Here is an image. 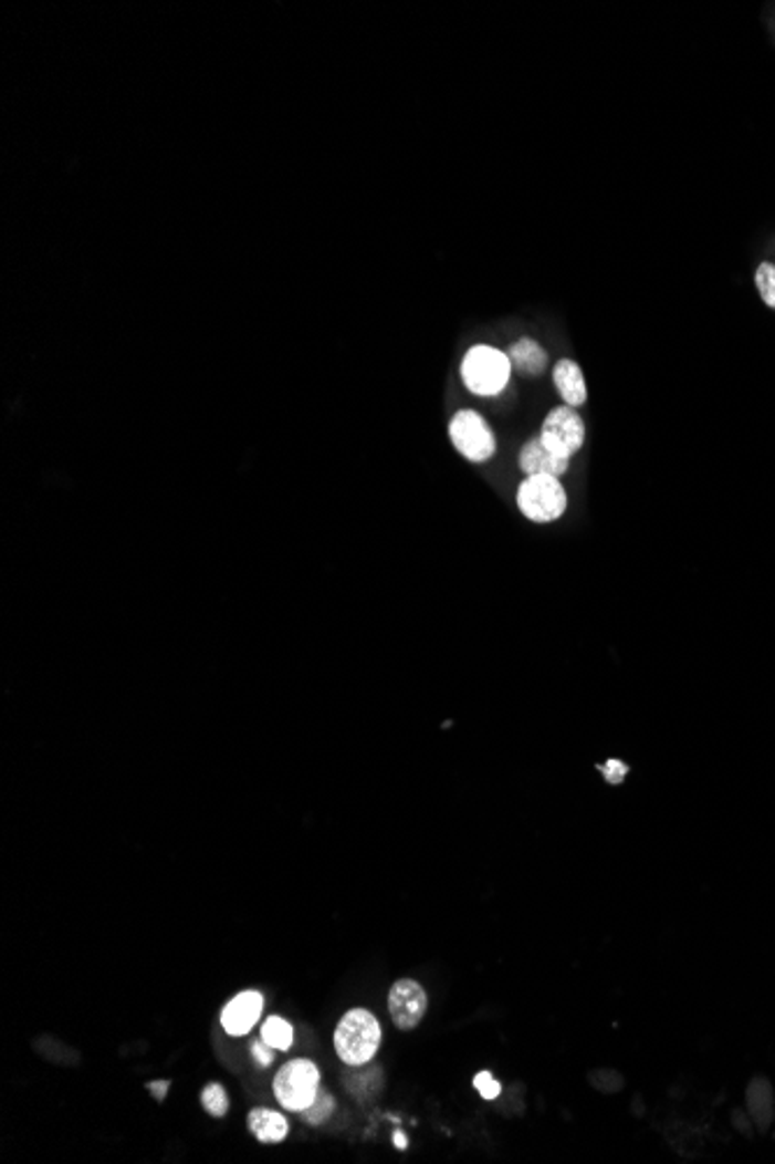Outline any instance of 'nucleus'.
<instances>
[{
  "mask_svg": "<svg viewBox=\"0 0 775 1164\" xmlns=\"http://www.w3.org/2000/svg\"><path fill=\"white\" fill-rule=\"evenodd\" d=\"M449 437L455 451L469 463H488L498 454V437L490 424L474 409H460L449 424Z\"/></svg>",
  "mask_w": 775,
  "mask_h": 1164,
  "instance_id": "4",
  "label": "nucleus"
},
{
  "mask_svg": "<svg viewBox=\"0 0 775 1164\" xmlns=\"http://www.w3.org/2000/svg\"><path fill=\"white\" fill-rule=\"evenodd\" d=\"M515 505L521 515L534 523H553L567 511V491L557 477L532 475L525 477L515 491Z\"/></svg>",
  "mask_w": 775,
  "mask_h": 1164,
  "instance_id": "3",
  "label": "nucleus"
},
{
  "mask_svg": "<svg viewBox=\"0 0 775 1164\" xmlns=\"http://www.w3.org/2000/svg\"><path fill=\"white\" fill-rule=\"evenodd\" d=\"M261 1014H263V995L255 990H247V992H240L234 999H230V1002L226 1005L221 1014V1026L232 1037H244L253 1030Z\"/></svg>",
  "mask_w": 775,
  "mask_h": 1164,
  "instance_id": "8",
  "label": "nucleus"
},
{
  "mask_svg": "<svg viewBox=\"0 0 775 1164\" xmlns=\"http://www.w3.org/2000/svg\"><path fill=\"white\" fill-rule=\"evenodd\" d=\"M249 1130L261 1144H279L289 1134V1121L279 1111L258 1106L249 1113Z\"/></svg>",
  "mask_w": 775,
  "mask_h": 1164,
  "instance_id": "12",
  "label": "nucleus"
},
{
  "mask_svg": "<svg viewBox=\"0 0 775 1164\" xmlns=\"http://www.w3.org/2000/svg\"><path fill=\"white\" fill-rule=\"evenodd\" d=\"M538 437H542V441L553 454L572 460V456L580 451L585 441V424L574 407L559 405L548 412Z\"/></svg>",
  "mask_w": 775,
  "mask_h": 1164,
  "instance_id": "6",
  "label": "nucleus"
},
{
  "mask_svg": "<svg viewBox=\"0 0 775 1164\" xmlns=\"http://www.w3.org/2000/svg\"><path fill=\"white\" fill-rule=\"evenodd\" d=\"M627 772H629V767H627L625 762H620V760H608V762L601 767L604 779H606L608 783H614V786L622 783V779L627 777Z\"/></svg>",
  "mask_w": 775,
  "mask_h": 1164,
  "instance_id": "19",
  "label": "nucleus"
},
{
  "mask_svg": "<svg viewBox=\"0 0 775 1164\" xmlns=\"http://www.w3.org/2000/svg\"><path fill=\"white\" fill-rule=\"evenodd\" d=\"M147 1088H149V1092L158 1102H163L168 1095V1090H170V1081H151Z\"/></svg>",
  "mask_w": 775,
  "mask_h": 1164,
  "instance_id": "21",
  "label": "nucleus"
},
{
  "mask_svg": "<svg viewBox=\"0 0 775 1164\" xmlns=\"http://www.w3.org/2000/svg\"><path fill=\"white\" fill-rule=\"evenodd\" d=\"M569 458H562L557 454H553L542 437H532L530 441H525V447L521 449V456H519V465L521 470L532 477V475H551V477H562L567 470H569Z\"/></svg>",
  "mask_w": 775,
  "mask_h": 1164,
  "instance_id": "9",
  "label": "nucleus"
},
{
  "mask_svg": "<svg viewBox=\"0 0 775 1164\" xmlns=\"http://www.w3.org/2000/svg\"><path fill=\"white\" fill-rule=\"evenodd\" d=\"M553 384H555L557 393L562 395V401H565V405H569L574 409L585 405L587 386H585L583 370L578 367L576 361H572V358L557 361V365L553 367Z\"/></svg>",
  "mask_w": 775,
  "mask_h": 1164,
  "instance_id": "10",
  "label": "nucleus"
},
{
  "mask_svg": "<svg viewBox=\"0 0 775 1164\" xmlns=\"http://www.w3.org/2000/svg\"><path fill=\"white\" fill-rule=\"evenodd\" d=\"M261 1039H263L268 1046H272V1049H276V1051H289L291 1046H293L295 1035H293V1028L289 1026V1022H286L284 1018L270 1016V1018L263 1022V1028H261Z\"/></svg>",
  "mask_w": 775,
  "mask_h": 1164,
  "instance_id": "13",
  "label": "nucleus"
},
{
  "mask_svg": "<svg viewBox=\"0 0 775 1164\" xmlns=\"http://www.w3.org/2000/svg\"><path fill=\"white\" fill-rule=\"evenodd\" d=\"M200 1100H202L205 1111L211 1113V1115H217V1119H223V1115L228 1113L230 1102H228V1095H226V1090H223L221 1083H209V1085L202 1090V1098H200Z\"/></svg>",
  "mask_w": 775,
  "mask_h": 1164,
  "instance_id": "16",
  "label": "nucleus"
},
{
  "mask_svg": "<svg viewBox=\"0 0 775 1164\" xmlns=\"http://www.w3.org/2000/svg\"><path fill=\"white\" fill-rule=\"evenodd\" d=\"M506 356L511 361V367L515 372H521V375H525V377H542L544 372H546V367H548L546 349L538 344L536 340H530V337H523L519 342H513L509 346Z\"/></svg>",
  "mask_w": 775,
  "mask_h": 1164,
  "instance_id": "11",
  "label": "nucleus"
},
{
  "mask_svg": "<svg viewBox=\"0 0 775 1164\" xmlns=\"http://www.w3.org/2000/svg\"><path fill=\"white\" fill-rule=\"evenodd\" d=\"M348 1088L354 1095L358 1098H371L374 1092L381 1090V1083H384V1074L379 1067H367V1069H360V1072H354L348 1079Z\"/></svg>",
  "mask_w": 775,
  "mask_h": 1164,
  "instance_id": "14",
  "label": "nucleus"
},
{
  "mask_svg": "<svg viewBox=\"0 0 775 1164\" xmlns=\"http://www.w3.org/2000/svg\"><path fill=\"white\" fill-rule=\"evenodd\" d=\"M333 1111H335V1098H333L327 1090L318 1088L314 1102H312L307 1109H304V1111H300V1113H302L304 1123H310V1125H321L323 1121L331 1119Z\"/></svg>",
  "mask_w": 775,
  "mask_h": 1164,
  "instance_id": "15",
  "label": "nucleus"
},
{
  "mask_svg": "<svg viewBox=\"0 0 775 1164\" xmlns=\"http://www.w3.org/2000/svg\"><path fill=\"white\" fill-rule=\"evenodd\" d=\"M381 1043V1026L367 1009H350L335 1030V1051L348 1067L369 1064Z\"/></svg>",
  "mask_w": 775,
  "mask_h": 1164,
  "instance_id": "2",
  "label": "nucleus"
},
{
  "mask_svg": "<svg viewBox=\"0 0 775 1164\" xmlns=\"http://www.w3.org/2000/svg\"><path fill=\"white\" fill-rule=\"evenodd\" d=\"M755 284H757V291H760L762 300L766 302L771 310H775V266L773 263H762L757 268Z\"/></svg>",
  "mask_w": 775,
  "mask_h": 1164,
  "instance_id": "17",
  "label": "nucleus"
},
{
  "mask_svg": "<svg viewBox=\"0 0 775 1164\" xmlns=\"http://www.w3.org/2000/svg\"><path fill=\"white\" fill-rule=\"evenodd\" d=\"M395 1146H397V1149H407V1136H402L399 1132H395Z\"/></svg>",
  "mask_w": 775,
  "mask_h": 1164,
  "instance_id": "22",
  "label": "nucleus"
},
{
  "mask_svg": "<svg viewBox=\"0 0 775 1164\" xmlns=\"http://www.w3.org/2000/svg\"><path fill=\"white\" fill-rule=\"evenodd\" d=\"M511 370L506 352L490 344H476L464 354L460 377L469 393L479 395V398H495L509 386Z\"/></svg>",
  "mask_w": 775,
  "mask_h": 1164,
  "instance_id": "1",
  "label": "nucleus"
},
{
  "mask_svg": "<svg viewBox=\"0 0 775 1164\" xmlns=\"http://www.w3.org/2000/svg\"><path fill=\"white\" fill-rule=\"evenodd\" d=\"M274 1098L279 1104L289 1111H304L307 1109L316 1092L321 1088V1072L318 1067L310 1060H293L286 1067L279 1069L274 1077Z\"/></svg>",
  "mask_w": 775,
  "mask_h": 1164,
  "instance_id": "5",
  "label": "nucleus"
},
{
  "mask_svg": "<svg viewBox=\"0 0 775 1164\" xmlns=\"http://www.w3.org/2000/svg\"><path fill=\"white\" fill-rule=\"evenodd\" d=\"M388 1011L399 1030H413L428 1011V992L413 979H399L388 992Z\"/></svg>",
  "mask_w": 775,
  "mask_h": 1164,
  "instance_id": "7",
  "label": "nucleus"
},
{
  "mask_svg": "<svg viewBox=\"0 0 775 1164\" xmlns=\"http://www.w3.org/2000/svg\"><path fill=\"white\" fill-rule=\"evenodd\" d=\"M474 1085L479 1088V1092H481V1095H483L485 1100H495V1098L500 1095V1090H502V1085H500L495 1079H492L490 1072H481V1074L474 1079Z\"/></svg>",
  "mask_w": 775,
  "mask_h": 1164,
  "instance_id": "18",
  "label": "nucleus"
},
{
  "mask_svg": "<svg viewBox=\"0 0 775 1164\" xmlns=\"http://www.w3.org/2000/svg\"><path fill=\"white\" fill-rule=\"evenodd\" d=\"M251 1056H253L258 1062H261L263 1067H268V1064L274 1060V1049L261 1039V1041H255V1043L251 1046Z\"/></svg>",
  "mask_w": 775,
  "mask_h": 1164,
  "instance_id": "20",
  "label": "nucleus"
}]
</instances>
